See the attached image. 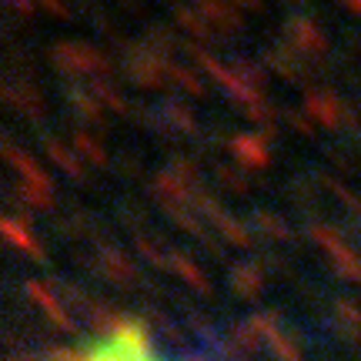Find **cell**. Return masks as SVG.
Returning a JSON list of instances; mask_svg holds the SVG:
<instances>
[{
    "instance_id": "obj_26",
    "label": "cell",
    "mask_w": 361,
    "mask_h": 361,
    "mask_svg": "<svg viewBox=\"0 0 361 361\" xmlns=\"http://www.w3.org/2000/svg\"><path fill=\"white\" fill-rule=\"evenodd\" d=\"M37 4H40V7H44V11H51L54 17H64V13H67L64 0H34V7H37Z\"/></svg>"
},
{
    "instance_id": "obj_14",
    "label": "cell",
    "mask_w": 361,
    "mask_h": 361,
    "mask_svg": "<svg viewBox=\"0 0 361 361\" xmlns=\"http://www.w3.org/2000/svg\"><path fill=\"white\" fill-rule=\"evenodd\" d=\"M71 144H74V154L78 157H87L90 164H107V151H104L101 141H94L90 134H74Z\"/></svg>"
},
{
    "instance_id": "obj_5",
    "label": "cell",
    "mask_w": 361,
    "mask_h": 361,
    "mask_svg": "<svg viewBox=\"0 0 361 361\" xmlns=\"http://www.w3.org/2000/svg\"><path fill=\"white\" fill-rule=\"evenodd\" d=\"M284 34H288V44L291 47H298V51L305 54H322L324 47H328V40H324V30L311 17H305V13H295V17H288V24H284Z\"/></svg>"
},
{
    "instance_id": "obj_22",
    "label": "cell",
    "mask_w": 361,
    "mask_h": 361,
    "mask_svg": "<svg viewBox=\"0 0 361 361\" xmlns=\"http://www.w3.org/2000/svg\"><path fill=\"white\" fill-rule=\"evenodd\" d=\"M174 255V268L184 274V278H191V284H197V288H204V278H201V271L194 268L191 258H184V251H171Z\"/></svg>"
},
{
    "instance_id": "obj_12",
    "label": "cell",
    "mask_w": 361,
    "mask_h": 361,
    "mask_svg": "<svg viewBox=\"0 0 361 361\" xmlns=\"http://www.w3.org/2000/svg\"><path fill=\"white\" fill-rule=\"evenodd\" d=\"M4 97H7V104H13L17 111H24V114L37 117L40 114V97L34 94L30 87H17V84H7L4 87Z\"/></svg>"
},
{
    "instance_id": "obj_9",
    "label": "cell",
    "mask_w": 361,
    "mask_h": 361,
    "mask_svg": "<svg viewBox=\"0 0 361 361\" xmlns=\"http://www.w3.org/2000/svg\"><path fill=\"white\" fill-rule=\"evenodd\" d=\"M194 4H197L201 17H204L214 30H221V34H231V30L241 27V17L234 13V7L228 0H194Z\"/></svg>"
},
{
    "instance_id": "obj_25",
    "label": "cell",
    "mask_w": 361,
    "mask_h": 361,
    "mask_svg": "<svg viewBox=\"0 0 361 361\" xmlns=\"http://www.w3.org/2000/svg\"><path fill=\"white\" fill-rule=\"evenodd\" d=\"M234 284H238V288H245V291H251V288H255V271H251V268H238V271H234Z\"/></svg>"
},
{
    "instance_id": "obj_24",
    "label": "cell",
    "mask_w": 361,
    "mask_h": 361,
    "mask_svg": "<svg viewBox=\"0 0 361 361\" xmlns=\"http://www.w3.org/2000/svg\"><path fill=\"white\" fill-rule=\"evenodd\" d=\"M218 178L224 180L228 188H234V191H247V178H238L234 168H218Z\"/></svg>"
},
{
    "instance_id": "obj_4",
    "label": "cell",
    "mask_w": 361,
    "mask_h": 361,
    "mask_svg": "<svg viewBox=\"0 0 361 361\" xmlns=\"http://www.w3.org/2000/svg\"><path fill=\"white\" fill-rule=\"evenodd\" d=\"M305 111H308L311 121H318L324 128H338V124L348 121V107L328 90H308L305 94Z\"/></svg>"
},
{
    "instance_id": "obj_1",
    "label": "cell",
    "mask_w": 361,
    "mask_h": 361,
    "mask_svg": "<svg viewBox=\"0 0 361 361\" xmlns=\"http://www.w3.org/2000/svg\"><path fill=\"white\" fill-rule=\"evenodd\" d=\"M80 361H157L147 335L141 331V324H117L94 345V348L80 351Z\"/></svg>"
},
{
    "instance_id": "obj_13",
    "label": "cell",
    "mask_w": 361,
    "mask_h": 361,
    "mask_svg": "<svg viewBox=\"0 0 361 361\" xmlns=\"http://www.w3.org/2000/svg\"><path fill=\"white\" fill-rule=\"evenodd\" d=\"M174 20H178L188 34H191L194 40H204L207 34H211V24H207L204 17H201V11H191V7H178L174 11Z\"/></svg>"
},
{
    "instance_id": "obj_23",
    "label": "cell",
    "mask_w": 361,
    "mask_h": 361,
    "mask_svg": "<svg viewBox=\"0 0 361 361\" xmlns=\"http://www.w3.org/2000/svg\"><path fill=\"white\" fill-rule=\"evenodd\" d=\"M104 255V268H111L114 274H130V264L121 258V251H101Z\"/></svg>"
},
{
    "instance_id": "obj_2",
    "label": "cell",
    "mask_w": 361,
    "mask_h": 361,
    "mask_svg": "<svg viewBox=\"0 0 361 361\" xmlns=\"http://www.w3.org/2000/svg\"><path fill=\"white\" fill-rule=\"evenodd\" d=\"M51 61L57 71H64V74H101L107 61H104V54L97 47H90V44H78V40H61V44H54L51 47Z\"/></svg>"
},
{
    "instance_id": "obj_19",
    "label": "cell",
    "mask_w": 361,
    "mask_h": 361,
    "mask_svg": "<svg viewBox=\"0 0 361 361\" xmlns=\"http://www.w3.org/2000/svg\"><path fill=\"white\" fill-rule=\"evenodd\" d=\"M168 78H171V84H178L180 90H191V94H204V84L197 80V74H194L191 67H178V64H171Z\"/></svg>"
},
{
    "instance_id": "obj_27",
    "label": "cell",
    "mask_w": 361,
    "mask_h": 361,
    "mask_svg": "<svg viewBox=\"0 0 361 361\" xmlns=\"http://www.w3.org/2000/svg\"><path fill=\"white\" fill-rule=\"evenodd\" d=\"M7 7H13L17 13H34V0H7Z\"/></svg>"
},
{
    "instance_id": "obj_10",
    "label": "cell",
    "mask_w": 361,
    "mask_h": 361,
    "mask_svg": "<svg viewBox=\"0 0 361 361\" xmlns=\"http://www.w3.org/2000/svg\"><path fill=\"white\" fill-rule=\"evenodd\" d=\"M0 231H4V238L11 241L17 251H24V255H30V258H40V245H37V238L27 231L20 221H13V218H4L0 221Z\"/></svg>"
},
{
    "instance_id": "obj_7",
    "label": "cell",
    "mask_w": 361,
    "mask_h": 361,
    "mask_svg": "<svg viewBox=\"0 0 361 361\" xmlns=\"http://www.w3.org/2000/svg\"><path fill=\"white\" fill-rule=\"evenodd\" d=\"M311 238H314V241H318V245H322L324 251H328V255L338 261V268L345 271V274H351L355 281H361V264H358V258H355V251H351V247L345 245L338 234H331L328 228H322V224H314V228H311Z\"/></svg>"
},
{
    "instance_id": "obj_17",
    "label": "cell",
    "mask_w": 361,
    "mask_h": 361,
    "mask_svg": "<svg viewBox=\"0 0 361 361\" xmlns=\"http://www.w3.org/2000/svg\"><path fill=\"white\" fill-rule=\"evenodd\" d=\"M90 94L97 97V104H107L111 111H124V107H128V104H124V97L117 94L114 84H107V80H101V78L90 84Z\"/></svg>"
},
{
    "instance_id": "obj_16",
    "label": "cell",
    "mask_w": 361,
    "mask_h": 361,
    "mask_svg": "<svg viewBox=\"0 0 361 361\" xmlns=\"http://www.w3.org/2000/svg\"><path fill=\"white\" fill-rule=\"evenodd\" d=\"M268 64L274 67V71H278V74H281V78H288V80H298L301 78V71H298V61H295V54L291 51H268Z\"/></svg>"
},
{
    "instance_id": "obj_18",
    "label": "cell",
    "mask_w": 361,
    "mask_h": 361,
    "mask_svg": "<svg viewBox=\"0 0 361 361\" xmlns=\"http://www.w3.org/2000/svg\"><path fill=\"white\" fill-rule=\"evenodd\" d=\"M161 117H168L178 130H194V114L188 107H180L178 101H164L161 104Z\"/></svg>"
},
{
    "instance_id": "obj_21",
    "label": "cell",
    "mask_w": 361,
    "mask_h": 361,
    "mask_svg": "<svg viewBox=\"0 0 361 361\" xmlns=\"http://www.w3.org/2000/svg\"><path fill=\"white\" fill-rule=\"evenodd\" d=\"M20 204L24 207H37V211H51L54 201H51V194L47 191H37V188H20Z\"/></svg>"
},
{
    "instance_id": "obj_6",
    "label": "cell",
    "mask_w": 361,
    "mask_h": 361,
    "mask_svg": "<svg viewBox=\"0 0 361 361\" xmlns=\"http://www.w3.org/2000/svg\"><path fill=\"white\" fill-rule=\"evenodd\" d=\"M4 157H7V164H11L17 174H20V180H24L27 188H37V191H47V194H54V180L40 171V164L34 161L30 154H24L20 147H13L11 141L4 144Z\"/></svg>"
},
{
    "instance_id": "obj_11",
    "label": "cell",
    "mask_w": 361,
    "mask_h": 361,
    "mask_svg": "<svg viewBox=\"0 0 361 361\" xmlns=\"http://www.w3.org/2000/svg\"><path fill=\"white\" fill-rule=\"evenodd\" d=\"M44 147H47V154H51V161L57 164V168L64 171V174H71V178H84V164H80L78 157L67 151L61 141H54V137H47L44 141Z\"/></svg>"
},
{
    "instance_id": "obj_15",
    "label": "cell",
    "mask_w": 361,
    "mask_h": 361,
    "mask_svg": "<svg viewBox=\"0 0 361 361\" xmlns=\"http://www.w3.org/2000/svg\"><path fill=\"white\" fill-rule=\"evenodd\" d=\"M67 101H71V107H74V111H78L84 121H97V114H101V107H97V97H94L90 90L71 87V90H67Z\"/></svg>"
},
{
    "instance_id": "obj_20",
    "label": "cell",
    "mask_w": 361,
    "mask_h": 361,
    "mask_svg": "<svg viewBox=\"0 0 361 361\" xmlns=\"http://www.w3.org/2000/svg\"><path fill=\"white\" fill-rule=\"evenodd\" d=\"M255 224H258V231H264L268 238H278V241H288V238H291V231L284 228V221L274 218V214H264V211H258V214H255Z\"/></svg>"
},
{
    "instance_id": "obj_28",
    "label": "cell",
    "mask_w": 361,
    "mask_h": 361,
    "mask_svg": "<svg viewBox=\"0 0 361 361\" xmlns=\"http://www.w3.org/2000/svg\"><path fill=\"white\" fill-rule=\"evenodd\" d=\"M288 121H291L295 128H301V130H311V124L305 121V114H295V111H291V114H288Z\"/></svg>"
},
{
    "instance_id": "obj_3",
    "label": "cell",
    "mask_w": 361,
    "mask_h": 361,
    "mask_svg": "<svg viewBox=\"0 0 361 361\" xmlns=\"http://www.w3.org/2000/svg\"><path fill=\"white\" fill-rule=\"evenodd\" d=\"M171 64L168 61H161L154 51H147V47H134L128 57V78L137 84V87H164V80L168 78Z\"/></svg>"
},
{
    "instance_id": "obj_29",
    "label": "cell",
    "mask_w": 361,
    "mask_h": 361,
    "mask_svg": "<svg viewBox=\"0 0 361 361\" xmlns=\"http://www.w3.org/2000/svg\"><path fill=\"white\" fill-rule=\"evenodd\" d=\"M341 4H345L351 13H358V17H361V0H341Z\"/></svg>"
},
{
    "instance_id": "obj_30",
    "label": "cell",
    "mask_w": 361,
    "mask_h": 361,
    "mask_svg": "<svg viewBox=\"0 0 361 361\" xmlns=\"http://www.w3.org/2000/svg\"><path fill=\"white\" fill-rule=\"evenodd\" d=\"M234 4H238V7H245V11H255L261 0H234Z\"/></svg>"
},
{
    "instance_id": "obj_8",
    "label": "cell",
    "mask_w": 361,
    "mask_h": 361,
    "mask_svg": "<svg viewBox=\"0 0 361 361\" xmlns=\"http://www.w3.org/2000/svg\"><path fill=\"white\" fill-rule=\"evenodd\" d=\"M231 154L234 161L241 164V168H251V171H261L271 164V151L268 144L261 141L258 134H238V137H231Z\"/></svg>"
}]
</instances>
